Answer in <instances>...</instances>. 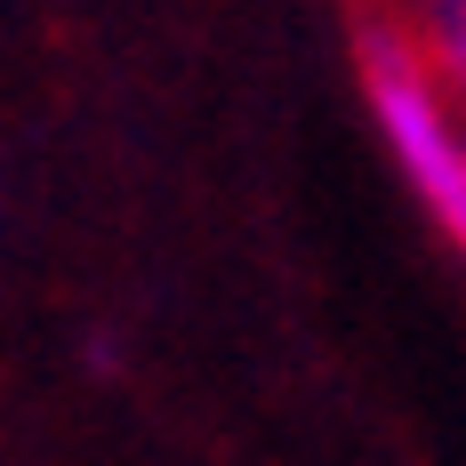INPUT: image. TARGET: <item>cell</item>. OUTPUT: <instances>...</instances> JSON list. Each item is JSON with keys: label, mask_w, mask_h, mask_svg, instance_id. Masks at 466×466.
I'll use <instances>...</instances> for the list:
<instances>
[{"label": "cell", "mask_w": 466, "mask_h": 466, "mask_svg": "<svg viewBox=\"0 0 466 466\" xmlns=\"http://www.w3.org/2000/svg\"><path fill=\"white\" fill-rule=\"evenodd\" d=\"M442 65H451V81L466 89V25H442Z\"/></svg>", "instance_id": "obj_2"}, {"label": "cell", "mask_w": 466, "mask_h": 466, "mask_svg": "<svg viewBox=\"0 0 466 466\" xmlns=\"http://www.w3.org/2000/svg\"><path fill=\"white\" fill-rule=\"evenodd\" d=\"M362 81H370L378 129H386V145H394L402 177L419 186V201L434 209V226L451 233L459 258H466V145L451 137V121H442L426 65L394 41V33H370V41H362Z\"/></svg>", "instance_id": "obj_1"}, {"label": "cell", "mask_w": 466, "mask_h": 466, "mask_svg": "<svg viewBox=\"0 0 466 466\" xmlns=\"http://www.w3.org/2000/svg\"><path fill=\"white\" fill-rule=\"evenodd\" d=\"M442 25H466V0H442Z\"/></svg>", "instance_id": "obj_3"}]
</instances>
